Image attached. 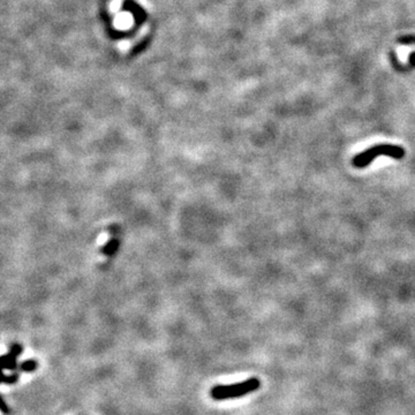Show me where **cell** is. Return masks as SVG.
I'll return each instance as SVG.
<instances>
[{"label":"cell","instance_id":"6da1fadb","mask_svg":"<svg viewBox=\"0 0 415 415\" xmlns=\"http://www.w3.org/2000/svg\"><path fill=\"white\" fill-rule=\"evenodd\" d=\"M387 156L393 159H402L405 156L404 148L394 144H377L358 153L352 159V164L356 169H364L370 165L377 157Z\"/></svg>","mask_w":415,"mask_h":415},{"label":"cell","instance_id":"7a4b0ae2","mask_svg":"<svg viewBox=\"0 0 415 415\" xmlns=\"http://www.w3.org/2000/svg\"><path fill=\"white\" fill-rule=\"evenodd\" d=\"M261 387V382L257 377H252L243 382L230 385H216L210 391V396L215 400L234 399L255 392Z\"/></svg>","mask_w":415,"mask_h":415},{"label":"cell","instance_id":"3957f363","mask_svg":"<svg viewBox=\"0 0 415 415\" xmlns=\"http://www.w3.org/2000/svg\"><path fill=\"white\" fill-rule=\"evenodd\" d=\"M2 368L4 370H15V369L18 368L16 356L12 355L11 353L2 356Z\"/></svg>","mask_w":415,"mask_h":415},{"label":"cell","instance_id":"277c9868","mask_svg":"<svg viewBox=\"0 0 415 415\" xmlns=\"http://www.w3.org/2000/svg\"><path fill=\"white\" fill-rule=\"evenodd\" d=\"M133 23V16L131 13H120L115 19V26L119 29H126Z\"/></svg>","mask_w":415,"mask_h":415},{"label":"cell","instance_id":"5b68a950","mask_svg":"<svg viewBox=\"0 0 415 415\" xmlns=\"http://www.w3.org/2000/svg\"><path fill=\"white\" fill-rule=\"evenodd\" d=\"M37 368V362L35 360H27L20 364V370L24 372H32L35 371V369Z\"/></svg>","mask_w":415,"mask_h":415},{"label":"cell","instance_id":"8992f818","mask_svg":"<svg viewBox=\"0 0 415 415\" xmlns=\"http://www.w3.org/2000/svg\"><path fill=\"white\" fill-rule=\"evenodd\" d=\"M20 376L18 374H10V375H6V374H4L2 376V383L3 384H15L16 382L19 381Z\"/></svg>","mask_w":415,"mask_h":415},{"label":"cell","instance_id":"52a82bcc","mask_svg":"<svg viewBox=\"0 0 415 415\" xmlns=\"http://www.w3.org/2000/svg\"><path fill=\"white\" fill-rule=\"evenodd\" d=\"M22 351H23L22 346L19 345V344H14V345H12L10 353L12 355H14V356H16V358H18L19 355L22 354Z\"/></svg>","mask_w":415,"mask_h":415},{"label":"cell","instance_id":"ba28073f","mask_svg":"<svg viewBox=\"0 0 415 415\" xmlns=\"http://www.w3.org/2000/svg\"><path fill=\"white\" fill-rule=\"evenodd\" d=\"M0 409H2V413L5 415H8L11 413V408L8 407V405L6 404V400L4 399V398H2V406H0Z\"/></svg>","mask_w":415,"mask_h":415}]
</instances>
